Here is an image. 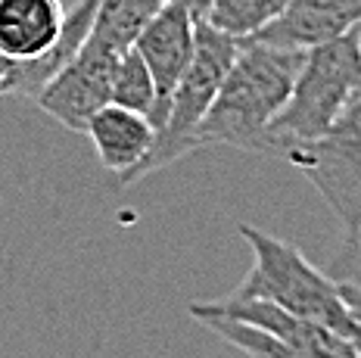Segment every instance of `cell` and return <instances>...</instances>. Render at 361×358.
<instances>
[{
    "label": "cell",
    "mask_w": 361,
    "mask_h": 358,
    "mask_svg": "<svg viewBox=\"0 0 361 358\" xmlns=\"http://www.w3.org/2000/svg\"><path fill=\"white\" fill-rule=\"evenodd\" d=\"M305 50L240 38V50L197 131L202 147L268 153V128L293 91Z\"/></svg>",
    "instance_id": "obj_1"
},
{
    "label": "cell",
    "mask_w": 361,
    "mask_h": 358,
    "mask_svg": "<svg viewBox=\"0 0 361 358\" xmlns=\"http://www.w3.org/2000/svg\"><path fill=\"white\" fill-rule=\"evenodd\" d=\"M240 237L252 249V271L234 290V300H265L296 318L334 331L361 355V315L343 300L340 283L281 237L240 221Z\"/></svg>",
    "instance_id": "obj_2"
},
{
    "label": "cell",
    "mask_w": 361,
    "mask_h": 358,
    "mask_svg": "<svg viewBox=\"0 0 361 358\" xmlns=\"http://www.w3.org/2000/svg\"><path fill=\"white\" fill-rule=\"evenodd\" d=\"M361 94V47L358 28L340 38L308 47L296 72L283 109L268 128V153H287L290 147L324 134L343 109Z\"/></svg>",
    "instance_id": "obj_3"
},
{
    "label": "cell",
    "mask_w": 361,
    "mask_h": 358,
    "mask_svg": "<svg viewBox=\"0 0 361 358\" xmlns=\"http://www.w3.org/2000/svg\"><path fill=\"white\" fill-rule=\"evenodd\" d=\"M237 50H240V38L215 28L206 19H197V47H193L190 66L180 75L178 87L171 91L169 109H165L162 125L156 128L149 153L137 162V168L122 184H134L140 178L153 175V171H162L165 166H171V162L184 159L187 153L197 150V131L209 113V106H212L224 75H228L231 63H234Z\"/></svg>",
    "instance_id": "obj_4"
},
{
    "label": "cell",
    "mask_w": 361,
    "mask_h": 358,
    "mask_svg": "<svg viewBox=\"0 0 361 358\" xmlns=\"http://www.w3.org/2000/svg\"><path fill=\"white\" fill-rule=\"evenodd\" d=\"M283 156L312 181L343 225V237L355 234L361 228V94L324 134L290 147Z\"/></svg>",
    "instance_id": "obj_5"
},
{
    "label": "cell",
    "mask_w": 361,
    "mask_h": 358,
    "mask_svg": "<svg viewBox=\"0 0 361 358\" xmlns=\"http://www.w3.org/2000/svg\"><path fill=\"white\" fill-rule=\"evenodd\" d=\"M122 54L125 50H112L106 44L87 38L85 47L35 94L41 113H47L63 128L85 134L90 116L109 103L112 72Z\"/></svg>",
    "instance_id": "obj_6"
},
{
    "label": "cell",
    "mask_w": 361,
    "mask_h": 358,
    "mask_svg": "<svg viewBox=\"0 0 361 358\" xmlns=\"http://www.w3.org/2000/svg\"><path fill=\"white\" fill-rule=\"evenodd\" d=\"M147 63L149 75L156 85V106L149 113V125L159 128L165 109H169L171 91L178 87L180 75L187 72L193 59V47H197V16L187 13L178 4H162L156 16L140 28V35L131 44Z\"/></svg>",
    "instance_id": "obj_7"
},
{
    "label": "cell",
    "mask_w": 361,
    "mask_h": 358,
    "mask_svg": "<svg viewBox=\"0 0 361 358\" xmlns=\"http://www.w3.org/2000/svg\"><path fill=\"white\" fill-rule=\"evenodd\" d=\"M187 311L193 318L202 315L237 318L243 324H252L259 331L271 333V337H277L281 342H287L305 358H361L349 340L336 337L334 331L314 324V321L290 315V311L277 309V305L265 300H234V296H228V300H215V302H190Z\"/></svg>",
    "instance_id": "obj_8"
},
{
    "label": "cell",
    "mask_w": 361,
    "mask_h": 358,
    "mask_svg": "<svg viewBox=\"0 0 361 358\" xmlns=\"http://www.w3.org/2000/svg\"><path fill=\"white\" fill-rule=\"evenodd\" d=\"M358 22L361 0H293L281 16L250 38L274 47L308 50L358 28Z\"/></svg>",
    "instance_id": "obj_9"
},
{
    "label": "cell",
    "mask_w": 361,
    "mask_h": 358,
    "mask_svg": "<svg viewBox=\"0 0 361 358\" xmlns=\"http://www.w3.org/2000/svg\"><path fill=\"white\" fill-rule=\"evenodd\" d=\"M85 134L94 144L100 166L106 171H116L118 181H125L137 168V162L149 153L156 128L149 125L147 116L116 106V103H106L103 109H97L90 116Z\"/></svg>",
    "instance_id": "obj_10"
},
{
    "label": "cell",
    "mask_w": 361,
    "mask_h": 358,
    "mask_svg": "<svg viewBox=\"0 0 361 358\" xmlns=\"http://www.w3.org/2000/svg\"><path fill=\"white\" fill-rule=\"evenodd\" d=\"M66 10L59 0H0V56L35 63L56 44Z\"/></svg>",
    "instance_id": "obj_11"
},
{
    "label": "cell",
    "mask_w": 361,
    "mask_h": 358,
    "mask_svg": "<svg viewBox=\"0 0 361 358\" xmlns=\"http://www.w3.org/2000/svg\"><path fill=\"white\" fill-rule=\"evenodd\" d=\"M100 4L103 0H75V6L66 13L63 32H59L54 47H50L41 59H35V63H16V75H13V91L10 94H32L35 97L37 91H41V87L47 85V81L54 78L81 47H85Z\"/></svg>",
    "instance_id": "obj_12"
},
{
    "label": "cell",
    "mask_w": 361,
    "mask_h": 358,
    "mask_svg": "<svg viewBox=\"0 0 361 358\" xmlns=\"http://www.w3.org/2000/svg\"><path fill=\"white\" fill-rule=\"evenodd\" d=\"M159 6L162 0H103L94 28H90V38L112 50H128Z\"/></svg>",
    "instance_id": "obj_13"
},
{
    "label": "cell",
    "mask_w": 361,
    "mask_h": 358,
    "mask_svg": "<svg viewBox=\"0 0 361 358\" xmlns=\"http://www.w3.org/2000/svg\"><path fill=\"white\" fill-rule=\"evenodd\" d=\"M109 103L125 109H134L140 116H149L156 106V85L149 75L147 63L140 59V54L134 47H128L116 63L112 72V91H109Z\"/></svg>",
    "instance_id": "obj_14"
},
{
    "label": "cell",
    "mask_w": 361,
    "mask_h": 358,
    "mask_svg": "<svg viewBox=\"0 0 361 358\" xmlns=\"http://www.w3.org/2000/svg\"><path fill=\"white\" fill-rule=\"evenodd\" d=\"M293 0H215L206 22L215 28L234 35V38H250L259 28H265L271 19H277Z\"/></svg>",
    "instance_id": "obj_15"
},
{
    "label": "cell",
    "mask_w": 361,
    "mask_h": 358,
    "mask_svg": "<svg viewBox=\"0 0 361 358\" xmlns=\"http://www.w3.org/2000/svg\"><path fill=\"white\" fill-rule=\"evenodd\" d=\"M327 274L334 280L349 283V287L361 290V228L352 237H343V246H340V252L334 256V262H330Z\"/></svg>",
    "instance_id": "obj_16"
},
{
    "label": "cell",
    "mask_w": 361,
    "mask_h": 358,
    "mask_svg": "<svg viewBox=\"0 0 361 358\" xmlns=\"http://www.w3.org/2000/svg\"><path fill=\"white\" fill-rule=\"evenodd\" d=\"M162 4H178V6H184L187 13H193L197 19H206L215 0H162Z\"/></svg>",
    "instance_id": "obj_17"
},
{
    "label": "cell",
    "mask_w": 361,
    "mask_h": 358,
    "mask_svg": "<svg viewBox=\"0 0 361 358\" xmlns=\"http://www.w3.org/2000/svg\"><path fill=\"white\" fill-rule=\"evenodd\" d=\"M13 75H16V63L0 56V97H6L13 91Z\"/></svg>",
    "instance_id": "obj_18"
},
{
    "label": "cell",
    "mask_w": 361,
    "mask_h": 358,
    "mask_svg": "<svg viewBox=\"0 0 361 358\" xmlns=\"http://www.w3.org/2000/svg\"><path fill=\"white\" fill-rule=\"evenodd\" d=\"M336 283H340V280H336ZM340 290H343V300H345V302H349V305H352V309H355V311H358V315H361V290H355V287H349V283H340Z\"/></svg>",
    "instance_id": "obj_19"
},
{
    "label": "cell",
    "mask_w": 361,
    "mask_h": 358,
    "mask_svg": "<svg viewBox=\"0 0 361 358\" xmlns=\"http://www.w3.org/2000/svg\"><path fill=\"white\" fill-rule=\"evenodd\" d=\"M358 47H361V22H358Z\"/></svg>",
    "instance_id": "obj_20"
}]
</instances>
